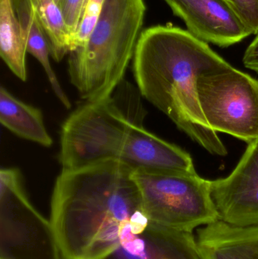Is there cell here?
Wrapping results in <instances>:
<instances>
[{
    "mask_svg": "<svg viewBox=\"0 0 258 259\" xmlns=\"http://www.w3.org/2000/svg\"><path fill=\"white\" fill-rule=\"evenodd\" d=\"M133 169L117 160L62 170L53 188L49 228L62 259H108L142 209Z\"/></svg>",
    "mask_w": 258,
    "mask_h": 259,
    "instance_id": "cell-1",
    "label": "cell"
},
{
    "mask_svg": "<svg viewBox=\"0 0 258 259\" xmlns=\"http://www.w3.org/2000/svg\"><path fill=\"white\" fill-rule=\"evenodd\" d=\"M133 60L141 96L208 152L227 155L225 145L211 128L201 110L197 80L204 74L233 66L207 42L173 26H154L143 30Z\"/></svg>",
    "mask_w": 258,
    "mask_h": 259,
    "instance_id": "cell-2",
    "label": "cell"
},
{
    "mask_svg": "<svg viewBox=\"0 0 258 259\" xmlns=\"http://www.w3.org/2000/svg\"><path fill=\"white\" fill-rule=\"evenodd\" d=\"M144 0H106L86 44L69 53L71 83L86 102L111 97L124 80L142 33Z\"/></svg>",
    "mask_w": 258,
    "mask_h": 259,
    "instance_id": "cell-3",
    "label": "cell"
},
{
    "mask_svg": "<svg viewBox=\"0 0 258 259\" xmlns=\"http://www.w3.org/2000/svg\"><path fill=\"white\" fill-rule=\"evenodd\" d=\"M140 93L125 80L111 97L77 108L65 120L60 134L62 170L101 161H120L133 131L143 125Z\"/></svg>",
    "mask_w": 258,
    "mask_h": 259,
    "instance_id": "cell-4",
    "label": "cell"
},
{
    "mask_svg": "<svg viewBox=\"0 0 258 259\" xmlns=\"http://www.w3.org/2000/svg\"><path fill=\"white\" fill-rule=\"evenodd\" d=\"M149 225L192 233L219 220L211 181L197 174L133 170Z\"/></svg>",
    "mask_w": 258,
    "mask_h": 259,
    "instance_id": "cell-5",
    "label": "cell"
},
{
    "mask_svg": "<svg viewBox=\"0 0 258 259\" xmlns=\"http://www.w3.org/2000/svg\"><path fill=\"white\" fill-rule=\"evenodd\" d=\"M198 99L211 128L248 144L258 142V80L232 67L197 80Z\"/></svg>",
    "mask_w": 258,
    "mask_h": 259,
    "instance_id": "cell-6",
    "label": "cell"
},
{
    "mask_svg": "<svg viewBox=\"0 0 258 259\" xmlns=\"http://www.w3.org/2000/svg\"><path fill=\"white\" fill-rule=\"evenodd\" d=\"M212 199L220 220L236 226L258 225V146L248 145L228 177L211 181Z\"/></svg>",
    "mask_w": 258,
    "mask_h": 259,
    "instance_id": "cell-7",
    "label": "cell"
},
{
    "mask_svg": "<svg viewBox=\"0 0 258 259\" xmlns=\"http://www.w3.org/2000/svg\"><path fill=\"white\" fill-rule=\"evenodd\" d=\"M165 1L189 33L204 42L228 47L252 34L227 0Z\"/></svg>",
    "mask_w": 258,
    "mask_h": 259,
    "instance_id": "cell-8",
    "label": "cell"
},
{
    "mask_svg": "<svg viewBox=\"0 0 258 259\" xmlns=\"http://www.w3.org/2000/svg\"><path fill=\"white\" fill-rule=\"evenodd\" d=\"M201 259H258V225L240 227L222 220L197 231Z\"/></svg>",
    "mask_w": 258,
    "mask_h": 259,
    "instance_id": "cell-9",
    "label": "cell"
},
{
    "mask_svg": "<svg viewBox=\"0 0 258 259\" xmlns=\"http://www.w3.org/2000/svg\"><path fill=\"white\" fill-rule=\"evenodd\" d=\"M0 122L24 140L50 147L53 140L47 131L42 112L14 97L4 87L0 88Z\"/></svg>",
    "mask_w": 258,
    "mask_h": 259,
    "instance_id": "cell-10",
    "label": "cell"
},
{
    "mask_svg": "<svg viewBox=\"0 0 258 259\" xmlns=\"http://www.w3.org/2000/svg\"><path fill=\"white\" fill-rule=\"evenodd\" d=\"M15 11L21 24V33L27 47V52L40 63L46 74L51 89L58 100L67 109L71 103L62 89L50 64L49 46L42 26L36 17L30 0H13Z\"/></svg>",
    "mask_w": 258,
    "mask_h": 259,
    "instance_id": "cell-11",
    "label": "cell"
},
{
    "mask_svg": "<svg viewBox=\"0 0 258 259\" xmlns=\"http://www.w3.org/2000/svg\"><path fill=\"white\" fill-rule=\"evenodd\" d=\"M27 47L13 0H0V56L17 77L27 79Z\"/></svg>",
    "mask_w": 258,
    "mask_h": 259,
    "instance_id": "cell-12",
    "label": "cell"
},
{
    "mask_svg": "<svg viewBox=\"0 0 258 259\" xmlns=\"http://www.w3.org/2000/svg\"><path fill=\"white\" fill-rule=\"evenodd\" d=\"M49 46L51 57L60 62L71 50L72 37L55 0H30Z\"/></svg>",
    "mask_w": 258,
    "mask_h": 259,
    "instance_id": "cell-13",
    "label": "cell"
},
{
    "mask_svg": "<svg viewBox=\"0 0 258 259\" xmlns=\"http://www.w3.org/2000/svg\"><path fill=\"white\" fill-rule=\"evenodd\" d=\"M106 0H89L80 19L71 46V52L83 47L89 39L99 18Z\"/></svg>",
    "mask_w": 258,
    "mask_h": 259,
    "instance_id": "cell-14",
    "label": "cell"
},
{
    "mask_svg": "<svg viewBox=\"0 0 258 259\" xmlns=\"http://www.w3.org/2000/svg\"><path fill=\"white\" fill-rule=\"evenodd\" d=\"M239 18L251 30L258 33V0H227Z\"/></svg>",
    "mask_w": 258,
    "mask_h": 259,
    "instance_id": "cell-15",
    "label": "cell"
},
{
    "mask_svg": "<svg viewBox=\"0 0 258 259\" xmlns=\"http://www.w3.org/2000/svg\"><path fill=\"white\" fill-rule=\"evenodd\" d=\"M84 1L85 0H61L59 4L67 27L72 37V41L80 24Z\"/></svg>",
    "mask_w": 258,
    "mask_h": 259,
    "instance_id": "cell-16",
    "label": "cell"
},
{
    "mask_svg": "<svg viewBox=\"0 0 258 259\" xmlns=\"http://www.w3.org/2000/svg\"><path fill=\"white\" fill-rule=\"evenodd\" d=\"M243 64L247 68L258 74V33L245 51Z\"/></svg>",
    "mask_w": 258,
    "mask_h": 259,
    "instance_id": "cell-17",
    "label": "cell"
},
{
    "mask_svg": "<svg viewBox=\"0 0 258 259\" xmlns=\"http://www.w3.org/2000/svg\"><path fill=\"white\" fill-rule=\"evenodd\" d=\"M55 1H56V3H57V4L59 5V3H60L61 0H55Z\"/></svg>",
    "mask_w": 258,
    "mask_h": 259,
    "instance_id": "cell-18",
    "label": "cell"
},
{
    "mask_svg": "<svg viewBox=\"0 0 258 259\" xmlns=\"http://www.w3.org/2000/svg\"><path fill=\"white\" fill-rule=\"evenodd\" d=\"M257 146H258V142H257Z\"/></svg>",
    "mask_w": 258,
    "mask_h": 259,
    "instance_id": "cell-19",
    "label": "cell"
},
{
    "mask_svg": "<svg viewBox=\"0 0 258 259\" xmlns=\"http://www.w3.org/2000/svg\"><path fill=\"white\" fill-rule=\"evenodd\" d=\"M1 259H4V258H2Z\"/></svg>",
    "mask_w": 258,
    "mask_h": 259,
    "instance_id": "cell-20",
    "label": "cell"
}]
</instances>
